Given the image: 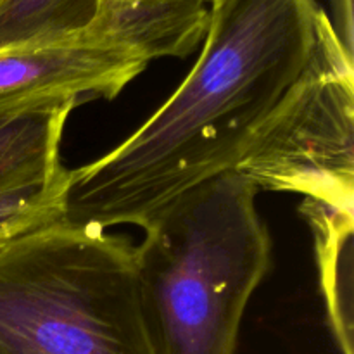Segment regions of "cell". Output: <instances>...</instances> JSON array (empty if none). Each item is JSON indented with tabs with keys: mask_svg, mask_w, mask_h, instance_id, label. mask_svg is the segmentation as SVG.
Listing matches in <instances>:
<instances>
[{
	"mask_svg": "<svg viewBox=\"0 0 354 354\" xmlns=\"http://www.w3.org/2000/svg\"><path fill=\"white\" fill-rule=\"evenodd\" d=\"M320 14L317 0H213L187 78L123 144L69 169L61 221L142 228L187 189L234 169L310 64Z\"/></svg>",
	"mask_w": 354,
	"mask_h": 354,
	"instance_id": "1",
	"label": "cell"
},
{
	"mask_svg": "<svg viewBox=\"0 0 354 354\" xmlns=\"http://www.w3.org/2000/svg\"><path fill=\"white\" fill-rule=\"evenodd\" d=\"M258 190L234 169L190 187L142 227L138 301L154 354H234L252 292L272 265Z\"/></svg>",
	"mask_w": 354,
	"mask_h": 354,
	"instance_id": "2",
	"label": "cell"
},
{
	"mask_svg": "<svg viewBox=\"0 0 354 354\" xmlns=\"http://www.w3.org/2000/svg\"><path fill=\"white\" fill-rule=\"evenodd\" d=\"M0 354H154L131 242L55 221L0 244Z\"/></svg>",
	"mask_w": 354,
	"mask_h": 354,
	"instance_id": "3",
	"label": "cell"
},
{
	"mask_svg": "<svg viewBox=\"0 0 354 354\" xmlns=\"http://www.w3.org/2000/svg\"><path fill=\"white\" fill-rule=\"evenodd\" d=\"M234 171L256 190L354 206V57L322 10L310 64L252 135Z\"/></svg>",
	"mask_w": 354,
	"mask_h": 354,
	"instance_id": "4",
	"label": "cell"
},
{
	"mask_svg": "<svg viewBox=\"0 0 354 354\" xmlns=\"http://www.w3.org/2000/svg\"><path fill=\"white\" fill-rule=\"evenodd\" d=\"M147 66L131 52L80 37L0 50V116L114 99Z\"/></svg>",
	"mask_w": 354,
	"mask_h": 354,
	"instance_id": "5",
	"label": "cell"
},
{
	"mask_svg": "<svg viewBox=\"0 0 354 354\" xmlns=\"http://www.w3.org/2000/svg\"><path fill=\"white\" fill-rule=\"evenodd\" d=\"M207 24L204 0H99L95 17L80 38L151 62L189 55L206 37Z\"/></svg>",
	"mask_w": 354,
	"mask_h": 354,
	"instance_id": "6",
	"label": "cell"
},
{
	"mask_svg": "<svg viewBox=\"0 0 354 354\" xmlns=\"http://www.w3.org/2000/svg\"><path fill=\"white\" fill-rule=\"evenodd\" d=\"M301 213L315 232L320 286L328 324L342 354L353 346V209L304 199Z\"/></svg>",
	"mask_w": 354,
	"mask_h": 354,
	"instance_id": "7",
	"label": "cell"
},
{
	"mask_svg": "<svg viewBox=\"0 0 354 354\" xmlns=\"http://www.w3.org/2000/svg\"><path fill=\"white\" fill-rule=\"evenodd\" d=\"M75 106L0 116V189L40 182L62 168L59 145Z\"/></svg>",
	"mask_w": 354,
	"mask_h": 354,
	"instance_id": "8",
	"label": "cell"
},
{
	"mask_svg": "<svg viewBox=\"0 0 354 354\" xmlns=\"http://www.w3.org/2000/svg\"><path fill=\"white\" fill-rule=\"evenodd\" d=\"M97 7L99 0H0V50L73 40Z\"/></svg>",
	"mask_w": 354,
	"mask_h": 354,
	"instance_id": "9",
	"label": "cell"
},
{
	"mask_svg": "<svg viewBox=\"0 0 354 354\" xmlns=\"http://www.w3.org/2000/svg\"><path fill=\"white\" fill-rule=\"evenodd\" d=\"M69 169L62 166L48 178L0 189V244L62 220Z\"/></svg>",
	"mask_w": 354,
	"mask_h": 354,
	"instance_id": "10",
	"label": "cell"
},
{
	"mask_svg": "<svg viewBox=\"0 0 354 354\" xmlns=\"http://www.w3.org/2000/svg\"><path fill=\"white\" fill-rule=\"evenodd\" d=\"M332 3V30L339 44L354 57V10L353 0H330Z\"/></svg>",
	"mask_w": 354,
	"mask_h": 354,
	"instance_id": "11",
	"label": "cell"
},
{
	"mask_svg": "<svg viewBox=\"0 0 354 354\" xmlns=\"http://www.w3.org/2000/svg\"><path fill=\"white\" fill-rule=\"evenodd\" d=\"M204 2H207V3H211V2H213V0H204Z\"/></svg>",
	"mask_w": 354,
	"mask_h": 354,
	"instance_id": "12",
	"label": "cell"
}]
</instances>
